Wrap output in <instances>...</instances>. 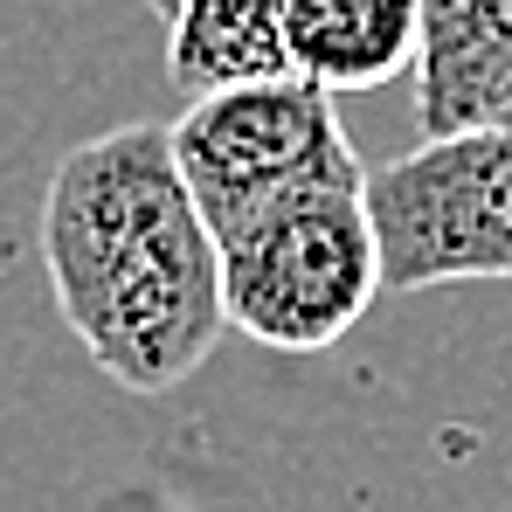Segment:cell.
<instances>
[{
    "label": "cell",
    "instance_id": "obj_1",
    "mask_svg": "<svg viewBox=\"0 0 512 512\" xmlns=\"http://www.w3.org/2000/svg\"><path fill=\"white\" fill-rule=\"evenodd\" d=\"M42 263L63 326L132 395L180 388L229 333L222 243L180 180L167 125H118L56 160Z\"/></svg>",
    "mask_w": 512,
    "mask_h": 512
},
{
    "label": "cell",
    "instance_id": "obj_2",
    "mask_svg": "<svg viewBox=\"0 0 512 512\" xmlns=\"http://www.w3.org/2000/svg\"><path fill=\"white\" fill-rule=\"evenodd\" d=\"M222 243L229 326L277 353L340 346L381 298V243L367 215V167L319 173L243 215Z\"/></svg>",
    "mask_w": 512,
    "mask_h": 512
},
{
    "label": "cell",
    "instance_id": "obj_3",
    "mask_svg": "<svg viewBox=\"0 0 512 512\" xmlns=\"http://www.w3.org/2000/svg\"><path fill=\"white\" fill-rule=\"evenodd\" d=\"M381 291L512 277V125L423 132L416 153L367 167Z\"/></svg>",
    "mask_w": 512,
    "mask_h": 512
},
{
    "label": "cell",
    "instance_id": "obj_4",
    "mask_svg": "<svg viewBox=\"0 0 512 512\" xmlns=\"http://www.w3.org/2000/svg\"><path fill=\"white\" fill-rule=\"evenodd\" d=\"M167 132L180 180H187V194L215 236H229L243 215H256L263 201H277L319 173L360 167L333 90H319L298 70L187 97V111Z\"/></svg>",
    "mask_w": 512,
    "mask_h": 512
},
{
    "label": "cell",
    "instance_id": "obj_5",
    "mask_svg": "<svg viewBox=\"0 0 512 512\" xmlns=\"http://www.w3.org/2000/svg\"><path fill=\"white\" fill-rule=\"evenodd\" d=\"M423 49V0H291L284 7V56L319 90H381L416 70Z\"/></svg>",
    "mask_w": 512,
    "mask_h": 512
},
{
    "label": "cell",
    "instance_id": "obj_6",
    "mask_svg": "<svg viewBox=\"0 0 512 512\" xmlns=\"http://www.w3.org/2000/svg\"><path fill=\"white\" fill-rule=\"evenodd\" d=\"M512 70V0H423L416 118L423 132H464L478 97Z\"/></svg>",
    "mask_w": 512,
    "mask_h": 512
},
{
    "label": "cell",
    "instance_id": "obj_7",
    "mask_svg": "<svg viewBox=\"0 0 512 512\" xmlns=\"http://www.w3.org/2000/svg\"><path fill=\"white\" fill-rule=\"evenodd\" d=\"M284 7L291 0H180L167 21V77L180 97L284 77Z\"/></svg>",
    "mask_w": 512,
    "mask_h": 512
},
{
    "label": "cell",
    "instance_id": "obj_8",
    "mask_svg": "<svg viewBox=\"0 0 512 512\" xmlns=\"http://www.w3.org/2000/svg\"><path fill=\"white\" fill-rule=\"evenodd\" d=\"M471 125H512V70L478 97V118H471Z\"/></svg>",
    "mask_w": 512,
    "mask_h": 512
},
{
    "label": "cell",
    "instance_id": "obj_9",
    "mask_svg": "<svg viewBox=\"0 0 512 512\" xmlns=\"http://www.w3.org/2000/svg\"><path fill=\"white\" fill-rule=\"evenodd\" d=\"M146 14H160V21H173V14H180V0H146Z\"/></svg>",
    "mask_w": 512,
    "mask_h": 512
}]
</instances>
